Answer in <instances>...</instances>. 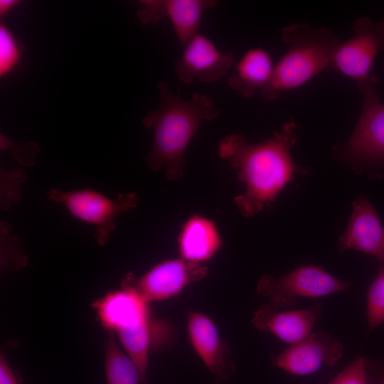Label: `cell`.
<instances>
[{
    "label": "cell",
    "instance_id": "cell-20",
    "mask_svg": "<svg viewBox=\"0 0 384 384\" xmlns=\"http://www.w3.org/2000/svg\"><path fill=\"white\" fill-rule=\"evenodd\" d=\"M23 48L4 23L0 24V76L4 78L20 63Z\"/></svg>",
    "mask_w": 384,
    "mask_h": 384
},
{
    "label": "cell",
    "instance_id": "cell-27",
    "mask_svg": "<svg viewBox=\"0 0 384 384\" xmlns=\"http://www.w3.org/2000/svg\"><path fill=\"white\" fill-rule=\"evenodd\" d=\"M214 384H223L220 380H217Z\"/></svg>",
    "mask_w": 384,
    "mask_h": 384
},
{
    "label": "cell",
    "instance_id": "cell-3",
    "mask_svg": "<svg viewBox=\"0 0 384 384\" xmlns=\"http://www.w3.org/2000/svg\"><path fill=\"white\" fill-rule=\"evenodd\" d=\"M288 49L274 65L271 80L261 92L272 101L285 92L303 85L322 70L331 68L334 51L341 42L326 28L291 24L282 28Z\"/></svg>",
    "mask_w": 384,
    "mask_h": 384
},
{
    "label": "cell",
    "instance_id": "cell-5",
    "mask_svg": "<svg viewBox=\"0 0 384 384\" xmlns=\"http://www.w3.org/2000/svg\"><path fill=\"white\" fill-rule=\"evenodd\" d=\"M351 282L338 279L320 266L304 265L274 277L262 275L257 282V292L270 299L277 308L292 307L299 297L319 298L346 291Z\"/></svg>",
    "mask_w": 384,
    "mask_h": 384
},
{
    "label": "cell",
    "instance_id": "cell-14",
    "mask_svg": "<svg viewBox=\"0 0 384 384\" xmlns=\"http://www.w3.org/2000/svg\"><path fill=\"white\" fill-rule=\"evenodd\" d=\"M322 312L320 304L290 311H279V308L269 304L255 311L251 322L257 330L270 332L281 341L292 345L311 334Z\"/></svg>",
    "mask_w": 384,
    "mask_h": 384
},
{
    "label": "cell",
    "instance_id": "cell-2",
    "mask_svg": "<svg viewBox=\"0 0 384 384\" xmlns=\"http://www.w3.org/2000/svg\"><path fill=\"white\" fill-rule=\"evenodd\" d=\"M159 104L148 111L142 124L153 132L150 151L145 158L153 171L164 169L166 178H182L186 151L203 121L216 118L219 110L207 95L196 92L184 100L175 95L164 81L158 83Z\"/></svg>",
    "mask_w": 384,
    "mask_h": 384
},
{
    "label": "cell",
    "instance_id": "cell-15",
    "mask_svg": "<svg viewBox=\"0 0 384 384\" xmlns=\"http://www.w3.org/2000/svg\"><path fill=\"white\" fill-rule=\"evenodd\" d=\"M222 245L215 223L200 215H193L184 223L177 238L180 258L197 264L212 259Z\"/></svg>",
    "mask_w": 384,
    "mask_h": 384
},
{
    "label": "cell",
    "instance_id": "cell-21",
    "mask_svg": "<svg viewBox=\"0 0 384 384\" xmlns=\"http://www.w3.org/2000/svg\"><path fill=\"white\" fill-rule=\"evenodd\" d=\"M26 174L20 168H3L0 175V202L3 210H9L11 206L21 201L22 196L21 186Z\"/></svg>",
    "mask_w": 384,
    "mask_h": 384
},
{
    "label": "cell",
    "instance_id": "cell-18",
    "mask_svg": "<svg viewBox=\"0 0 384 384\" xmlns=\"http://www.w3.org/2000/svg\"><path fill=\"white\" fill-rule=\"evenodd\" d=\"M105 373L107 384L144 383L137 366L119 348L112 332L105 343Z\"/></svg>",
    "mask_w": 384,
    "mask_h": 384
},
{
    "label": "cell",
    "instance_id": "cell-13",
    "mask_svg": "<svg viewBox=\"0 0 384 384\" xmlns=\"http://www.w3.org/2000/svg\"><path fill=\"white\" fill-rule=\"evenodd\" d=\"M352 205L351 218L339 239V251L356 250L384 262V228L378 213L365 195Z\"/></svg>",
    "mask_w": 384,
    "mask_h": 384
},
{
    "label": "cell",
    "instance_id": "cell-22",
    "mask_svg": "<svg viewBox=\"0 0 384 384\" xmlns=\"http://www.w3.org/2000/svg\"><path fill=\"white\" fill-rule=\"evenodd\" d=\"M369 361L363 356L356 357L329 384H370Z\"/></svg>",
    "mask_w": 384,
    "mask_h": 384
},
{
    "label": "cell",
    "instance_id": "cell-28",
    "mask_svg": "<svg viewBox=\"0 0 384 384\" xmlns=\"http://www.w3.org/2000/svg\"><path fill=\"white\" fill-rule=\"evenodd\" d=\"M144 384H147V382H145Z\"/></svg>",
    "mask_w": 384,
    "mask_h": 384
},
{
    "label": "cell",
    "instance_id": "cell-7",
    "mask_svg": "<svg viewBox=\"0 0 384 384\" xmlns=\"http://www.w3.org/2000/svg\"><path fill=\"white\" fill-rule=\"evenodd\" d=\"M353 35L337 46L331 69L355 80L358 87L369 80L379 52L384 50V22L373 23L368 17L357 19Z\"/></svg>",
    "mask_w": 384,
    "mask_h": 384
},
{
    "label": "cell",
    "instance_id": "cell-16",
    "mask_svg": "<svg viewBox=\"0 0 384 384\" xmlns=\"http://www.w3.org/2000/svg\"><path fill=\"white\" fill-rule=\"evenodd\" d=\"M270 53L263 48L247 50L228 78L230 88L243 97H251L257 91L262 92L270 83L274 70Z\"/></svg>",
    "mask_w": 384,
    "mask_h": 384
},
{
    "label": "cell",
    "instance_id": "cell-23",
    "mask_svg": "<svg viewBox=\"0 0 384 384\" xmlns=\"http://www.w3.org/2000/svg\"><path fill=\"white\" fill-rule=\"evenodd\" d=\"M139 4L137 16L142 23L154 26L166 18L165 0H144Z\"/></svg>",
    "mask_w": 384,
    "mask_h": 384
},
{
    "label": "cell",
    "instance_id": "cell-26",
    "mask_svg": "<svg viewBox=\"0 0 384 384\" xmlns=\"http://www.w3.org/2000/svg\"><path fill=\"white\" fill-rule=\"evenodd\" d=\"M379 368L380 370V372L377 384H384V361L382 364H380Z\"/></svg>",
    "mask_w": 384,
    "mask_h": 384
},
{
    "label": "cell",
    "instance_id": "cell-4",
    "mask_svg": "<svg viewBox=\"0 0 384 384\" xmlns=\"http://www.w3.org/2000/svg\"><path fill=\"white\" fill-rule=\"evenodd\" d=\"M46 195L50 201L63 204L75 218L94 225L95 238L100 246L110 238L116 228L117 218L139 204V197L134 192L120 193L115 199H110L90 188L63 191L50 188Z\"/></svg>",
    "mask_w": 384,
    "mask_h": 384
},
{
    "label": "cell",
    "instance_id": "cell-12",
    "mask_svg": "<svg viewBox=\"0 0 384 384\" xmlns=\"http://www.w3.org/2000/svg\"><path fill=\"white\" fill-rule=\"evenodd\" d=\"M92 306L100 324L112 333L139 326L152 319L149 303L124 283L120 289L93 302Z\"/></svg>",
    "mask_w": 384,
    "mask_h": 384
},
{
    "label": "cell",
    "instance_id": "cell-11",
    "mask_svg": "<svg viewBox=\"0 0 384 384\" xmlns=\"http://www.w3.org/2000/svg\"><path fill=\"white\" fill-rule=\"evenodd\" d=\"M186 326L191 345L210 373L220 381L233 375L235 366L230 350L212 319L203 313L191 311Z\"/></svg>",
    "mask_w": 384,
    "mask_h": 384
},
{
    "label": "cell",
    "instance_id": "cell-17",
    "mask_svg": "<svg viewBox=\"0 0 384 384\" xmlns=\"http://www.w3.org/2000/svg\"><path fill=\"white\" fill-rule=\"evenodd\" d=\"M217 3L214 0H165L166 18L183 48L199 33L204 11Z\"/></svg>",
    "mask_w": 384,
    "mask_h": 384
},
{
    "label": "cell",
    "instance_id": "cell-6",
    "mask_svg": "<svg viewBox=\"0 0 384 384\" xmlns=\"http://www.w3.org/2000/svg\"><path fill=\"white\" fill-rule=\"evenodd\" d=\"M379 82L377 76L371 75L358 87L363 95L362 112L341 151L349 161L384 163V105L380 100Z\"/></svg>",
    "mask_w": 384,
    "mask_h": 384
},
{
    "label": "cell",
    "instance_id": "cell-24",
    "mask_svg": "<svg viewBox=\"0 0 384 384\" xmlns=\"http://www.w3.org/2000/svg\"><path fill=\"white\" fill-rule=\"evenodd\" d=\"M0 384H20L2 353L0 355Z\"/></svg>",
    "mask_w": 384,
    "mask_h": 384
},
{
    "label": "cell",
    "instance_id": "cell-25",
    "mask_svg": "<svg viewBox=\"0 0 384 384\" xmlns=\"http://www.w3.org/2000/svg\"><path fill=\"white\" fill-rule=\"evenodd\" d=\"M20 1L17 0H1L0 1V16L4 17L16 6L19 4Z\"/></svg>",
    "mask_w": 384,
    "mask_h": 384
},
{
    "label": "cell",
    "instance_id": "cell-10",
    "mask_svg": "<svg viewBox=\"0 0 384 384\" xmlns=\"http://www.w3.org/2000/svg\"><path fill=\"white\" fill-rule=\"evenodd\" d=\"M233 62L231 51L220 50L208 37L199 33L183 47L180 59L174 63V71L185 84L195 80L211 83L224 77Z\"/></svg>",
    "mask_w": 384,
    "mask_h": 384
},
{
    "label": "cell",
    "instance_id": "cell-8",
    "mask_svg": "<svg viewBox=\"0 0 384 384\" xmlns=\"http://www.w3.org/2000/svg\"><path fill=\"white\" fill-rule=\"evenodd\" d=\"M207 272L203 264L178 258L156 264L139 278L129 272L122 283L132 287L149 303L178 296L186 287L203 279Z\"/></svg>",
    "mask_w": 384,
    "mask_h": 384
},
{
    "label": "cell",
    "instance_id": "cell-1",
    "mask_svg": "<svg viewBox=\"0 0 384 384\" xmlns=\"http://www.w3.org/2000/svg\"><path fill=\"white\" fill-rule=\"evenodd\" d=\"M297 142V124L292 118L258 144H250L238 134H228L219 142V156L237 170L238 180L245 186V192L234 198L243 216L252 217L274 202L294 174L306 172L291 156Z\"/></svg>",
    "mask_w": 384,
    "mask_h": 384
},
{
    "label": "cell",
    "instance_id": "cell-19",
    "mask_svg": "<svg viewBox=\"0 0 384 384\" xmlns=\"http://www.w3.org/2000/svg\"><path fill=\"white\" fill-rule=\"evenodd\" d=\"M366 311L369 331L384 322V262H378L377 273L368 289Z\"/></svg>",
    "mask_w": 384,
    "mask_h": 384
},
{
    "label": "cell",
    "instance_id": "cell-9",
    "mask_svg": "<svg viewBox=\"0 0 384 384\" xmlns=\"http://www.w3.org/2000/svg\"><path fill=\"white\" fill-rule=\"evenodd\" d=\"M343 346L326 332L311 333L302 341L272 355L274 367L294 375L313 374L324 366H334L341 358Z\"/></svg>",
    "mask_w": 384,
    "mask_h": 384
}]
</instances>
